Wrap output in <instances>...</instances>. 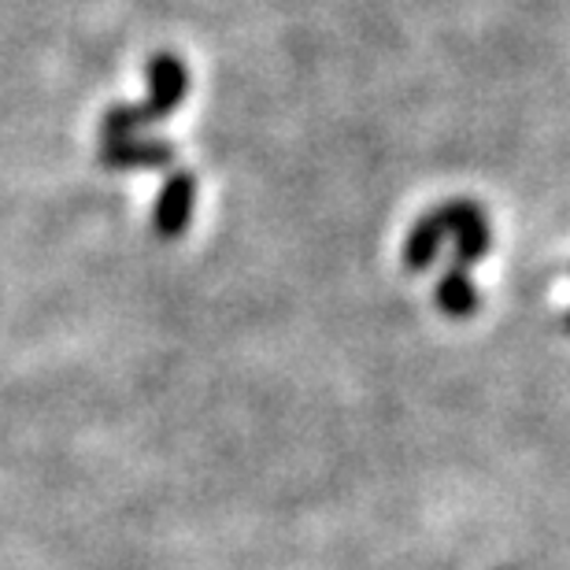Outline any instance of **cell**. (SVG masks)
<instances>
[{"label": "cell", "instance_id": "obj_2", "mask_svg": "<svg viewBox=\"0 0 570 570\" xmlns=\"http://www.w3.org/2000/svg\"><path fill=\"white\" fill-rule=\"evenodd\" d=\"M193 208H197V178H193V170L181 167L164 181V189H159L156 212H153V230L164 237V242H175V237L189 230Z\"/></svg>", "mask_w": 570, "mask_h": 570}, {"label": "cell", "instance_id": "obj_3", "mask_svg": "<svg viewBox=\"0 0 570 570\" xmlns=\"http://www.w3.org/2000/svg\"><path fill=\"white\" fill-rule=\"evenodd\" d=\"M186 97H189L186 63H181L175 52L153 56V60H148V100L141 105L148 111V119H153V122L167 119Z\"/></svg>", "mask_w": 570, "mask_h": 570}, {"label": "cell", "instance_id": "obj_5", "mask_svg": "<svg viewBox=\"0 0 570 570\" xmlns=\"http://www.w3.org/2000/svg\"><path fill=\"white\" fill-rule=\"evenodd\" d=\"M175 159V148L164 138H122L108 141L105 164L108 167H167Z\"/></svg>", "mask_w": 570, "mask_h": 570}, {"label": "cell", "instance_id": "obj_6", "mask_svg": "<svg viewBox=\"0 0 570 570\" xmlns=\"http://www.w3.org/2000/svg\"><path fill=\"white\" fill-rule=\"evenodd\" d=\"M433 301L444 315L452 318H471L478 307H482V293H478V285L471 282L463 267H449L444 271V278L438 282V293H433Z\"/></svg>", "mask_w": 570, "mask_h": 570}, {"label": "cell", "instance_id": "obj_7", "mask_svg": "<svg viewBox=\"0 0 570 570\" xmlns=\"http://www.w3.org/2000/svg\"><path fill=\"white\" fill-rule=\"evenodd\" d=\"M563 326H567V330H570V312H567V315H563Z\"/></svg>", "mask_w": 570, "mask_h": 570}, {"label": "cell", "instance_id": "obj_4", "mask_svg": "<svg viewBox=\"0 0 570 570\" xmlns=\"http://www.w3.org/2000/svg\"><path fill=\"white\" fill-rule=\"evenodd\" d=\"M444 245H449V237H444V226L438 219V212L423 215L404 242V267L412 271V275H423V271H430L433 264H438Z\"/></svg>", "mask_w": 570, "mask_h": 570}, {"label": "cell", "instance_id": "obj_1", "mask_svg": "<svg viewBox=\"0 0 570 570\" xmlns=\"http://www.w3.org/2000/svg\"><path fill=\"white\" fill-rule=\"evenodd\" d=\"M433 212H438V219L444 226V237L452 242V267L471 271L474 264H482L489 248H493V226H489L485 212L466 197L441 204Z\"/></svg>", "mask_w": 570, "mask_h": 570}]
</instances>
